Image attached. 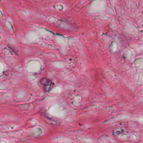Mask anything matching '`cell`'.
<instances>
[{"instance_id":"1","label":"cell","mask_w":143,"mask_h":143,"mask_svg":"<svg viewBox=\"0 0 143 143\" xmlns=\"http://www.w3.org/2000/svg\"><path fill=\"white\" fill-rule=\"evenodd\" d=\"M41 83L44 85V90L46 92H47L51 90L53 84L50 80L47 78H44L41 80Z\"/></svg>"}]
</instances>
